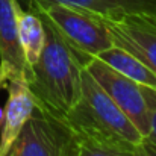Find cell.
<instances>
[{
  "label": "cell",
  "instance_id": "1",
  "mask_svg": "<svg viewBox=\"0 0 156 156\" xmlns=\"http://www.w3.org/2000/svg\"><path fill=\"white\" fill-rule=\"evenodd\" d=\"M40 17L46 29V43L38 61L27 70L26 80L35 99V109L64 120L80 97L82 68L90 56L77 52L46 15Z\"/></svg>",
  "mask_w": 156,
  "mask_h": 156
},
{
  "label": "cell",
  "instance_id": "2",
  "mask_svg": "<svg viewBox=\"0 0 156 156\" xmlns=\"http://www.w3.org/2000/svg\"><path fill=\"white\" fill-rule=\"evenodd\" d=\"M64 121L80 141L133 150L144 136L121 108L82 68L80 97L64 117Z\"/></svg>",
  "mask_w": 156,
  "mask_h": 156
},
{
  "label": "cell",
  "instance_id": "3",
  "mask_svg": "<svg viewBox=\"0 0 156 156\" xmlns=\"http://www.w3.org/2000/svg\"><path fill=\"white\" fill-rule=\"evenodd\" d=\"M29 9L46 15L61 35L82 55L97 56L114 46L100 15L50 0H27Z\"/></svg>",
  "mask_w": 156,
  "mask_h": 156
},
{
  "label": "cell",
  "instance_id": "4",
  "mask_svg": "<svg viewBox=\"0 0 156 156\" xmlns=\"http://www.w3.org/2000/svg\"><path fill=\"white\" fill-rule=\"evenodd\" d=\"M79 147L80 140L64 120L35 109L8 156H77Z\"/></svg>",
  "mask_w": 156,
  "mask_h": 156
},
{
  "label": "cell",
  "instance_id": "5",
  "mask_svg": "<svg viewBox=\"0 0 156 156\" xmlns=\"http://www.w3.org/2000/svg\"><path fill=\"white\" fill-rule=\"evenodd\" d=\"M83 67L146 138L149 133V111L141 85L120 74L97 56H90Z\"/></svg>",
  "mask_w": 156,
  "mask_h": 156
},
{
  "label": "cell",
  "instance_id": "6",
  "mask_svg": "<svg viewBox=\"0 0 156 156\" xmlns=\"http://www.w3.org/2000/svg\"><path fill=\"white\" fill-rule=\"evenodd\" d=\"M115 46L136 56L156 74V20L153 14L102 17Z\"/></svg>",
  "mask_w": 156,
  "mask_h": 156
},
{
  "label": "cell",
  "instance_id": "7",
  "mask_svg": "<svg viewBox=\"0 0 156 156\" xmlns=\"http://www.w3.org/2000/svg\"><path fill=\"white\" fill-rule=\"evenodd\" d=\"M8 102L5 106L2 135H0V156H8L12 144L18 138L21 129L35 112V99L27 87V80H8Z\"/></svg>",
  "mask_w": 156,
  "mask_h": 156
},
{
  "label": "cell",
  "instance_id": "8",
  "mask_svg": "<svg viewBox=\"0 0 156 156\" xmlns=\"http://www.w3.org/2000/svg\"><path fill=\"white\" fill-rule=\"evenodd\" d=\"M17 0H0V64L9 70V79H26V62L18 41Z\"/></svg>",
  "mask_w": 156,
  "mask_h": 156
},
{
  "label": "cell",
  "instance_id": "9",
  "mask_svg": "<svg viewBox=\"0 0 156 156\" xmlns=\"http://www.w3.org/2000/svg\"><path fill=\"white\" fill-rule=\"evenodd\" d=\"M17 24H18V41L24 56L27 70L38 61L46 43V29L43 18L35 11H24L18 5L17 8ZM27 73V71H26Z\"/></svg>",
  "mask_w": 156,
  "mask_h": 156
},
{
  "label": "cell",
  "instance_id": "10",
  "mask_svg": "<svg viewBox=\"0 0 156 156\" xmlns=\"http://www.w3.org/2000/svg\"><path fill=\"white\" fill-rule=\"evenodd\" d=\"M85 9L106 18H117L129 14H153L156 12V0H50Z\"/></svg>",
  "mask_w": 156,
  "mask_h": 156
},
{
  "label": "cell",
  "instance_id": "11",
  "mask_svg": "<svg viewBox=\"0 0 156 156\" xmlns=\"http://www.w3.org/2000/svg\"><path fill=\"white\" fill-rule=\"evenodd\" d=\"M97 58L106 62L109 67H112L120 74L132 79L133 82H136L143 87L156 88V74L146 64H143L136 56H133L126 49L114 44L112 47L106 49L105 52L99 53Z\"/></svg>",
  "mask_w": 156,
  "mask_h": 156
},
{
  "label": "cell",
  "instance_id": "12",
  "mask_svg": "<svg viewBox=\"0 0 156 156\" xmlns=\"http://www.w3.org/2000/svg\"><path fill=\"white\" fill-rule=\"evenodd\" d=\"M77 156H133V150L80 141Z\"/></svg>",
  "mask_w": 156,
  "mask_h": 156
},
{
  "label": "cell",
  "instance_id": "13",
  "mask_svg": "<svg viewBox=\"0 0 156 156\" xmlns=\"http://www.w3.org/2000/svg\"><path fill=\"white\" fill-rule=\"evenodd\" d=\"M141 88L147 102V111H149V133L146 140L156 146V88L143 87V85Z\"/></svg>",
  "mask_w": 156,
  "mask_h": 156
},
{
  "label": "cell",
  "instance_id": "14",
  "mask_svg": "<svg viewBox=\"0 0 156 156\" xmlns=\"http://www.w3.org/2000/svg\"><path fill=\"white\" fill-rule=\"evenodd\" d=\"M133 156H156V146L144 138L140 144L135 146Z\"/></svg>",
  "mask_w": 156,
  "mask_h": 156
},
{
  "label": "cell",
  "instance_id": "15",
  "mask_svg": "<svg viewBox=\"0 0 156 156\" xmlns=\"http://www.w3.org/2000/svg\"><path fill=\"white\" fill-rule=\"evenodd\" d=\"M8 80H9V70L0 64V90L8 85Z\"/></svg>",
  "mask_w": 156,
  "mask_h": 156
},
{
  "label": "cell",
  "instance_id": "16",
  "mask_svg": "<svg viewBox=\"0 0 156 156\" xmlns=\"http://www.w3.org/2000/svg\"><path fill=\"white\" fill-rule=\"evenodd\" d=\"M3 115H5V111L0 108V127H2V124H3Z\"/></svg>",
  "mask_w": 156,
  "mask_h": 156
},
{
  "label": "cell",
  "instance_id": "17",
  "mask_svg": "<svg viewBox=\"0 0 156 156\" xmlns=\"http://www.w3.org/2000/svg\"><path fill=\"white\" fill-rule=\"evenodd\" d=\"M153 17H155V20H156V12H153Z\"/></svg>",
  "mask_w": 156,
  "mask_h": 156
}]
</instances>
